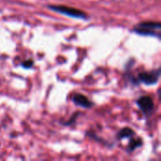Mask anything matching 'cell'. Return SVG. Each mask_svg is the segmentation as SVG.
I'll return each mask as SVG.
<instances>
[{"label": "cell", "instance_id": "cell-1", "mask_svg": "<svg viewBox=\"0 0 161 161\" xmlns=\"http://www.w3.org/2000/svg\"><path fill=\"white\" fill-rule=\"evenodd\" d=\"M161 70L160 68H158L157 70L152 71H145L139 73V75L136 77H130V82L133 85H140L144 84L146 86H153L158 84L159 77H160Z\"/></svg>", "mask_w": 161, "mask_h": 161}, {"label": "cell", "instance_id": "cell-2", "mask_svg": "<svg viewBox=\"0 0 161 161\" xmlns=\"http://www.w3.org/2000/svg\"><path fill=\"white\" fill-rule=\"evenodd\" d=\"M48 8H50L51 10L60 13L62 15L71 17V18H75V19H82V20H88L89 16L86 12L82 11L81 9L73 8V7H68V6H64V5H48L47 6Z\"/></svg>", "mask_w": 161, "mask_h": 161}, {"label": "cell", "instance_id": "cell-3", "mask_svg": "<svg viewBox=\"0 0 161 161\" xmlns=\"http://www.w3.org/2000/svg\"><path fill=\"white\" fill-rule=\"evenodd\" d=\"M137 105L140 108V109L145 114V115H151L154 111L155 108V104L154 100L151 96L149 95H143L141 96L137 100Z\"/></svg>", "mask_w": 161, "mask_h": 161}, {"label": "cell", "instance_id": "cell-4", "mask_svg": "<svg viewBox=\"0 0 161 161\" xmlns=\"http://www.w3.org/2000/svg\"><path fill=\"white\" fill-rule=\"evenodd\" d=\"M72 101L75 106L83 108H91L93 107V103L86 95L81 94V93L74 94L72 97Z\"/></svg>", "mask_w": 161, "mask_h": 161}, {"label": "cell", "instance_id": "cell-5", "mask_svg": "<svg viewBox=\"0 0 161 161\" xmlns=\"http://www.w3.org/2000/svg\"><path fill=\"white\" fill-rule=\"evenodd\" d=\"M133 32H135L138 35H142V36H152V37H157V38H160V34H159V30H154V29H147V28H143V27H140L138 25H136L133 29Z\"/></svg>", "mask_w": 161, "mask_h": 161}, {"label": "cell", "instance_id": "cell-6", "mask_svg": "<svg viewBox=\"0 0 161 161\" xmlns=\"http://www.w3.org/2000/svg\"><path fill=\"white\" fill-rule=\"evenodd\" d=\"M136 135L135 131L130 128V127H124L122 128L118 133H117V140L121 141L124 139H128V138H132Z\"/></svg>", "mask_w": 161, "mask_h": 161}, {"label": "cell", "instance_id": "cell-7", "mask_svg": "<svg viewBox=\"0 0 161 161\" xmlns=\"http://www.w3.org/2000/svg\"><path fill=\"white\" fill-rule=\"evenodd\" d=\"M137 25L140 27H143L147 29H154V30H160L161 28L160 22H156V21H145V22L140 23Z\"/></svg>", "mask_w": 161, "mask_h": 161}, {"label": "cell", "instance_id": "cell-8", "mask_svg": "<svg viewBox=\"0 0 161 161\" xmlns=\"http://www.w3.org/2000/svg\"><path fill=\"white\" fill-rule=\"evenodd\" d=\"M143 144V141L142 138H137V139H131L128 146H127V152L128 153H132L135 150H137L138 148L142 147Z\"/></svg>", "mask_w": 161, "mask_h": 161}, {"label": "cell", "instance_id": "cell-9", "mask_svg": "<svg viewBox=\"0 0 161 161\" xmlns=\"http://www.w3.org/2000/svg\"><path fill=\"white\" fill-rule=\"evenodd\" d=\"M33 64H34V60L29 58V59H26V60H24L22 63H21V66L24 68V69H26V70H29L33 67Z\"/></svg>", "mask_w": 161, "mask_h": 161}, {"label": "cell", "instance_id": "cell-10", "mask_svg": "<svg viewBox=\"0 0 161 161\" xmlns=\"http://www.w3.org/2000/svg\"><path fill=\"white\" fill-rule=\"evenodd\" d=\"M78 113L76 112V113H75L73 116H72V118L68 121V122H65L64 124H62L63 125H66V126H68V125H73V124H75V120H76V115H77Z\"/></svg>", "mask_w": 161, "mask_h": 161}]
</instances>
